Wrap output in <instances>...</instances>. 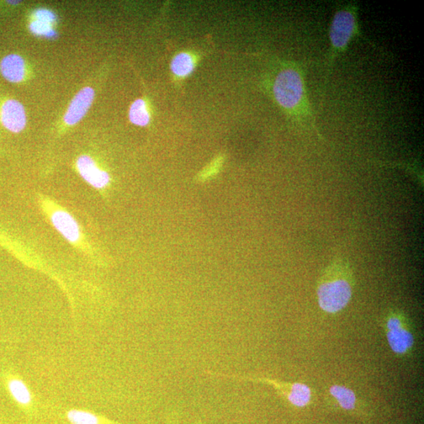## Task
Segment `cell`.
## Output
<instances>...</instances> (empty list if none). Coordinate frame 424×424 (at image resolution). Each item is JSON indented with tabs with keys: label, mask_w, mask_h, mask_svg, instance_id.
I'll return each instance as SVG.
<instances>
[{
	"label": "cell",
	"mask_w": 424,
	"mask_h": 424,
	"mask_svg": "<svg viewBox=\"0 0 424 424\" xmlns=\"http://www.w3.org/2000/svg\"><path fill=\"white\" fill-rule=\"evenodd\" d=\"M273 94L276 102L300 124H308L318 131L307 95L302 68L289 65L280 70L274 79Z\"/></svg>",
	"instance_id": "cell-1"
},
{
	"label": "cell",
	"mask_w": 424,
	"mask_h": 424,
	"mask_svg": "<svg viewBox=\"0 0 424 424\" xmlns=\"http://www.w3.org/2000/svg\"><path fill=\"white\" fill-rule=\"evenodd\" d=\"M36 201L42 215L64 240L85 257L95 262L99 261L101 256L97 248L70 210L45 194H37Z\"/></svg>",
	"instance_id": "cell-2"
},
{
	"label": "cell",
	"mask_w": 424,
	"mask_h": 424,
	"mask_svg": "<svg viewBox=\"0 0 424 424\" xmlns=\"http://www.w3.org/2000/svg\"><path fill=\"white\" fill-rule=\"evenodd\" d=\"M355 284L353 270L343 259H336L323 271L318 280V305L327 314L336 315L351 302Z\"/></svg>",
	"instance_id": "cell-3"
},
{
	"label": "cell",
	"mask_w": 424,
	"mask_h": 424,
	"mask_svg": "<svg viewBox=\"0 0 424 424\" xmlns=\"http://www.w3.org/2000/svg\"><path fill=\"white\" fill-rule=\"evenodd\" d=\"M358 8L356 4H348L336 10L332 17L328 31L330 50L328 68L330 73L336 57L345 52L352 41L360 37L365 40L358 23Z\"/></svg>",
	"instance_id": "cell-4"
},
{
	"label": "cell",
	"mask_w": 424,
	"mask_h": 424,
	"mask_svg": "<svg viewBox=\"0 0 424 424\" xmlns=\"http://www.w3.org/2000/svg\"><path fill=\"white\" fill-rule=\"evenodd\" d=\"M384 330L386 341L397 356L406 357L412 352L416 341L414 332L404 312L390 310L385 317Z\"/></svg>",
	"instance_id": "cell-5"
},
{
	"label": "cell",
	"mask_w": 424,
	"mask_h": 424,
	"mask_svg": "<svg viewBox=\"0 0 424 424\" xmlns=\"http://www.w3.org/2000/svg\"><path fill=\"white\" fill-rule=\"evenodd\" d=\"M206 373L217 378L251 381L254 383L269 385L277 390L280 395L284 397L290 404L298 408L308 406L312 399L311 388L308 385L303 383H287V382L278 380L259 377V376L224 374L214 372H207Z\"/></svg>",
	"instance_id": "cell-6"
},
{
	"label": "cell",
	"mask_w": 424,
	"mask_h": 424,
	"mask_svg": "<svg viewBox=\"0 0 424 424\" xmlns=\"http://www.w3.org/2000/svg\"><path fill=\"white\" fill-rule=\"evenodd\" d=\"M76 168L79 176L90 187L105 197L112 185V177L105 169L101 168L93 157L83 155L77 158Z\"/></svg>",
	"instance_id": "cell-7"
},
{
	"label": "cell",
	"mask_w": 424,
	"mask_h": 424,
	"mask_svg": "<svg viewBox=\"0 0 424 424\" xmlns=\"http://www.w3.org/2000/svg\"><path fill=\"white\" fill-rule=\"evenodd\" d=\"M0 247L4 248L26 266L46 272L47 267L38 254L31 250L29 247L24 245L23 242L15 239L1 230H0Z\"/></svg>",
	"instance_id": "cell-8"
},
{
	"label": "cell",
	"mask_w": 424,
	"mask_h": 424,
	"mask_svg": "<svg viewBox=\"0 0 424 424\" xmlns=\"http://www.w3.org/2000/svg\"><path fill=\"white\" fill-rule=\"evenodd\" d=\"M94 91L92 88H84L73 98L68 106L64 121L68 126L75 125L86 115L93 103Z\"/></svg>",
	"instance_id": "cell-9"
},
{
	"label": "cell",
	"mask_w": 424,
	"mask_h": 424,
	"mask_svg": "<svg viewBox=\"0 0 424 424\" xmlns=\"http://www.w3.org/2000/svg\"><path fill=\"white\" fill-rule=\"evenodd\" d=\"M1 121L5 129L14 133L23 131L27 122L23 105L14 99L8 100L2 106Z\"/></svg>",
	"instance_id": "cell-10"
},
{
	"label": "cell",
	"mask_w": 424,
	"mask_h": 424,
	"mask_svg": "<svg viewBox=\"0 0 424 424\" xmlns=\"http://www.w3.org/2000/svg\"><path fill=\"white\" fill-rule=\"evenodd\" d=\"M34 20L29 25V29L36 36L54 40L57 36L54 25L57 17L50 10L39 9L34 12Z\"/></svg>",
	"instance_id": "cell-11"
},
{
	"label": "cell",
	"mask_w": 424,
	"mask_h": 424,
	"mask_svg": "<svg viewBox=\"0 0 424 424\" xmlns=\"http://www.w3.org/2000/svg\"><path fill=\"white\" fill-rule=\"evenodd\" d=\"M0 71L8 81L19 83L25 76V64L23 57L18 55H9L0 63Z\"/></svg>",
	"instance_id": "cell-12"
},
{
	"label": "cell",
	"mask_w": 424,
	"mask_h": 424,
	"mask_svg": "<svg viewBox=\"0 0 424 424\" xmlns=\"http://www.w3.org/2000/svg\"><path fill=\"white\" fill-rule=\"evenodd\" d=\"M328 391L343 410L352 411L356 408L357 396L352 389L346 386L333 384L328 388Z\"/></svg>",
	"instance_id": "cell-13"
},
{
	"label": "cell",
	"mask_w": 424,
	"mask_h": 424,
	"mask_svg": "<svg viewBox=\"0 0 424 424\" xmlns=\"http://www.w3.org/2000/svg\"><path fill=\"white\" fill-rule=\"evenodd\" d=\"M195 67V57L187 52L179 53L173 57L171 62V70L178 78L187 77L194 72Z\"/></svg>",
	"instance_id": "cell-14"
},
{
	"label": "cell",
	"mask_w": 424,
	"mask_h": 424,
	"mask_svg": "<svg viewBox=\"0 0 424 424\" xmlns=\"http://www.w3.org/2000/svg\"><path fill=\"white\" fill-rule=\"evenodd\" d=\"M129 120L132 124L146 127L150 122V114L144 99L139 98L131 104L129 110Z\"/></svg>",
	"instance_id": "cell-15"
},
{
	"label": "cell",
	"mask_w": 424,
	"mask_h": 424,
	"mask_svg": "<svg viewBox=\"0 0 424 424\" xmlns=\"http://www.w3.org/2000/svg\"><path fill=\"white\" fill-rule=\"evenodd\" d=\"M8 388L14 399L21 406H28L31 401V395L23 381L14 379L9 382Z\"/></svg>",
	"instance_id": "cell-16"
},
{
	"label": "cell",
	"mask_w": 424,
	"mask_h": 424,
	"mask_svg": "<svg viewBox=\"0 0 424 424\" xmlns=\"http://www.w3.org/2000/svg\"><path fill=\"white\" fill-rule=\"evenodd\" d=\"M68 421L72 424H99V419L92 412L72 410L67 413Z\"/></svg>",
	"instance_id": "cell-17"
},
{
	"label": "cell",
	"mask_w": 424,
	"mask_h": 424,
	"mask_svg": "<svg viewBox=\"0 0 424 424\" xmlns=\"http://www.w3.org/2000/svg\"><path fill=\"white\" fill-rule=\"evenodd\" d=\"M9 3H12V4H18L19 2H15V1H9Z\"/></svg>",
	"instance_id": "cell-18"
}]
</instances>
